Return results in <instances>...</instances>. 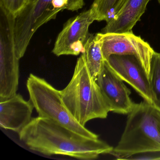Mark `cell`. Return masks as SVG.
Here are the masks:
<instances>
[{
  "label": "cell",
  "mask_w": 160,
  "mask_h": 160,
  "mask_svg": "<svg viewBox=\"0 0 160 160\" xmlns=\"http://www.w3.org/2000/svg\"><path fill=\"white\" fill-rule=\"evenodd\" d=\"M27 2L28 0H0V5L15 16L26 6Z\"/></svg>",
  "instance_id": "16"
},
{
  "label": "cell",
  "mask_w": 160,
  "mask_h": 160,
  "mask_svg": "<svg viewBox=\"0 0 160 160\" xmlns=\"http://www.w3.org/2000/svg\"><path fill=\"white\" fill-rule=\"evenodd\" d=\"M18 135L30 149L48 156L62 155L81 160H94L101 154H110L113 148L99 138L83 136L39 116L32 118Z\"/></svg>",
  "instance_id": "1"
},
{
  "label": "cell",
  "mask_w": 160,
  "mask_h": 160,
  "mask_svg": "<svg viewBox=\"0 0 160 160\" xmlns=\"http://www.w3.org/2000/svg\"><path fill=\"white\" fill-rule=\"evenodd\" d=\"M105 60L112 55H133L139 61L148 77L154 51L147 42L132 32L98 33Z\"/></svg>",
  "instance_id": "7"
},
{
  "label": "cell",
  "mask_w": 160,
  "mask_h": 160,
  "mask_svg": "<svg viewBox=\"0 0 160 160\" xmlns=\"http://www.w3.org/2000/svg\"><path fill=\"white\" fill-rule=\"evenodd\" d=\"M105 61L121 80L131 86L144 101L153 105L149 79L135 56L112 55Z\"/></svg>",
  "instance_id": "9"
},
{
  "label": "cell",
  "mask_w": 160,
  "mask_h": 160,
  "mask_svg": "<svg viewBox=\"0 0 160 160\" xmlns=\"http://www.w3.org/2000/svg\"><path fill=\"white\" fill-rule=\"evenodd\" d=\"M83 54L91 74L96 81L103 69L105 62L101 42L96 34H90Z\"/></svg>",
  "instance_id": "13"
},
{
  "label": "cell",
  "mask_w": 160,
  "mask_h": 160,
  "mask_svg": "<svg viewBox=\"0 0 160 160\" xmlns=\"http://www.w3.org/2000/svg\"><path fill=\"white\" fill-rule=\"evenodd\" d=\"M32 1H33V0H28V2H27V3H29V2H32Z\"/></svg>",
  "instance_id": "17"
},
{
  "label": "cell",
  "mask_w": 160,
  "mask_h": 160,
  "mask_svg": "<svg viewBox=\"0 0 160 160\" xmlns=\"http://www.w3.org/2000/svg\"><path fill=\"white\" fill-rule=\"evenodd\" d=\"M151 0H126L118 13L102 31V33L132 32Z\"/></svg>",
  "instance_id": "12"
},
{
  "label": "cell",
  "mask_w": 160,
  "mask_h": 160,
  "mask_svg": "<svg viewBox=\"0 0 160 160\" xmlns=\"http://www.w3.org/2000/svg\"><path fill=\"white\" fill-rule=\"evenodd\" d=\"M158 2H159V3H160V0H158Z\"/></svg>",
  "instance_id": "18"
},
{
  "label": "cell",
  "mask_w": 160,
  "mask_h": 160,
  "mask_svg": "<svg viewBox=\"0 0 160 160\" xmlns=\"http://www.w3.org/2000/svg\"><path fill=\"white\" fill-rule=\"evenodd\" d=\"M19 59L15 38V16L0 6V100L15 95L19 84Z\"/></svg>",
  "instance_id": "6"
},
{
  "label": "cell",
  "mask_w": 160,
  "mask_h": 160,
  "mask_svg": "<svg viewBox=\"0 0 160 160\" xmlns=\"http://www.w3.org/2000/svg\"><path fill=\"white\" fill-rule=\"evenodd\" d=\"M126 0H94L91 8L95 20L107 23L114 17Z\"/></svg>",
  "instance_id": "14"
},
{
  "label": "cell",
  "mask_w": 160,
  "mask_h": 160,
  "mask_svg": "<svg viewBox=\"0 0 160 160\" xmlns=\"http://www.w3.org/2000/svg\"><path fill=\"white\" fill-rule=\"evenodd\" d=\"M27 87L30 100L39 117L47 118L71 131L88 138H99V135L78 123L66 108L61 91L45 79L30 74Z\"/></svg>",
  "instance_id": "5"
},
{
  "label": "cell",
  "mask_w": 160,
  "mask_h": 160,
  "mask_svg": "<svg viewBox=\"0 0 160 160\" xmlns=\"http://www.w3.org/2000/svg\"><path fill=\"white\" fill-rule=\"evenodd\" d=\"M84 0H33L15 16V38L18 57L26 53L33 34L44 24L56 18L63 10L81 9Z\"/></svg>",
  "instance_id": "4"
},
{
  "label": "cell",
  "mask_w": 160,
  "mask_h": 160,
  "mask_svg": "<svg viewBox=\"0 0 160 160\" xmlns=\"http://www.w3.org/2000/svg\"><path fill=\"white\" fill-rule=\"evenodd\" d=\"M109 111L128 115L135 103L130 97L131 91L105 62L104 67L96 80Z\"/></svg>",
  "instance_id": "10"
},
{
  "label": "cell",
  "mask_w": 160,
  "mask_h": 160,
  "mask_svg": "<svg viewBox=\"0 0 160 160\" xmlns=\"http://www.w3.org/2000/svg\"><path fill=\"white\" fill-rule=\"evenodd\" d=\"M94 21L95 17L91 8L70 18L57 37L53 54L59 57L78 56L84 53L90 35L89 28Z\"/></svg>",
  "instance_id": "8"
},
{
  "label": "cell",
  "mask_w": 160,
  "mask_h": 160,
  "mask_svg": "<svg viewBox=\"0 0 160 160\" xmlns=\"http://www.w3.org/2000/svg\"><path fill=\"white\" fill-rule=\"evenodd\" d=\"M34 108L31 100L27 101L20 94L0 100V126L18 133L32 119Z\"/></svg>",
  "instance_id": "11"
},
{
  "label": "cell",
  "mask_w": 160,
  "mask_h": 160,
  "mask_svg": "<svg viewBox=\"0 0 160 160\" xmlns=\"http://www.w3.org/2000/svg\"><path fill=\"white\" fill-rule=\"evenodd\" d=\"M149 79L153 105L160 110V53L155 51L152 58Z\"/></svg>",
  "instance_id": "15"
},
{
  "label": "cell",
  "mask_w": 160,
  "mask_h": 160,
  "mask_svg": "<svg viewBox=\"0 0 160 160\" xmlns=\"http://www.w3.org/2000/svg\"><path fill=\"white\" fill-rule=\"evenodd\" d=\"M60 91L66 108L83 126L91 120L106 118L110 112L99 86L91 74L83 54L77 61L69 84Z\"/></svg>",
  "instance_id": "3"
},
{
  "label": "cell",
  "mask_w": 160,
  "mask_h": 160,
  "mask_svg": "<svg viewBox=\"0 0 160 160\" xmlns=\"http://www.w3.org/2000/svg\"><path fill=\"white\" fill-rule=\"evenodd\" d=\"M160 152V110L144 101L128 114L120 139L110 154L117 159Z\"/></svg>",
  "instance_id": "2"
}]
</instances>
